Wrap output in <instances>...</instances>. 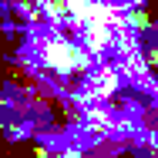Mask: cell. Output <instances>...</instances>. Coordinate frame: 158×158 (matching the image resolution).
Here are the masks:
<instances>
[{
    "label": "cell",
    "mask_w": 158,
    "mask_h": 158,
    "mask_svg": "<svg viewBox=\"0 0 158 158\" xmlns=\"http://www.w3.org/2000/svg\"><path fill=\"white\" fill-rule=\"evenodd\" d=\"M0 101H3V94H0Z\"/></svg>",
    "instance_id": "1"
}]
</instances>
